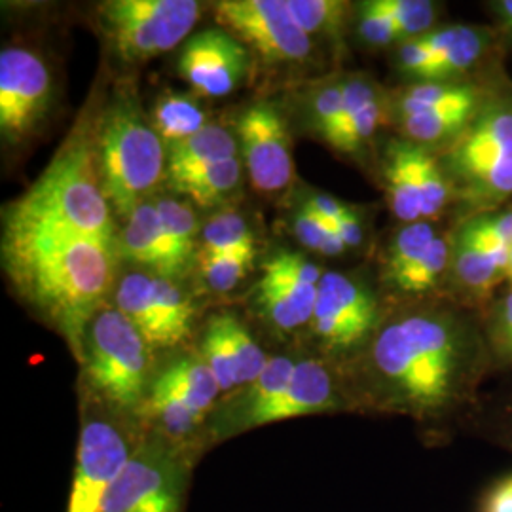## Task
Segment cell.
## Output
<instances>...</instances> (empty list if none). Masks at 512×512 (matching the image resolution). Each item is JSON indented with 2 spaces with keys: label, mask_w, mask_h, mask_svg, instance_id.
Returning <instances> with one entry per match:
<instances>
[{
  "label": "cell",
  "mask_w": 512,
  "mask_h": 512,
  "mask_svg": "<svg viewBox=\"0 0 512 512\" xmlns=\"http://www.w3.org/2000/svg\"><path fill=\"white\" fill-rule=\"evenodd\" d=\"M109 205L97 145L84 126L61 147L29 192L10 205L4 234H74L114 245Z\"/></svg>",
  "instance_id": "3"
},
{
  "label": "cell",
  "mask_w": 512,
  "mask_h": 512,
  "mask_svg": "<svg viewBox=\"0 0 512 512\" xmlns=\"http://www.w3.org/2000/svg\"><path fill=\"white\" fill-rule=\"evenodd\" d=\"M116 308L128 319L154 351H171L164 323L150 293V275L128 274L116 291Z\"/></svg>",
  "instance_id": "25"
},
{
  "label": "cell",
  "mask_w": 512,
  "mask_h": 512,
  "mask_svg": "<svg viewBox=\"0 0 512 512\" xmlns=\"http://www.w3.org/2000/svg\"><path fill=\"white\" fill-rule=\"evenodd\" d=\"M154 205H156V211L162 220L165 234L179 249V253L190 260L194 253L196 236L200 230L192 207L184 202H179V200H173V198H164Z\"/></svg>",
  "instance_id": "39"
},
{
  "label": "cell",
  "mask_w": 512,
  "mask_h": 512,
  "mask_svg": "<svg viewBox=\"0 0 512 512\" xmlns=\"http://www.w3.org/2000/svg\"><path fill=\"white\" fill-rule=\"evenodd\" d=\"M196 353L202 357L203 363L215 376L220 391H222V397H228L241 389L238 365H236L232 346H230V340L226 334L222 313L213 315L207 321L202 336L198 340Z\"/></svg>",
  "instance_id": "33"
},
{
  "label": "cell",
  "mask_w": 512,
  "mask_h": 512,
  "mask_svg": "<svg viewBox=\"0 0 512 512\" xmlns=\"http://www.w3.org/2000/svg\"><path fill=\"white\" fill-rule=\"evenodd\" d=\"M374 6L393 21L404 42L425 37L439 29L442 4L433 0H372Z\"/></svg>",
  "instance_id": "36"
},
{
  "label": "cell",
  "mask_w": 512,
  "mask_h": 512,
  "mask_svg": "<svg viewBox=\"0 0 512 512\" xmlns=\"http://www.w3.org/2000/svg\"><path fill=\"white\" fill-rule=\"evenodd\" d=\"M150 293H152L156 311L164 323L171 351H175L190 338L196 310L190 298L171 279L150 275Z\"/></svg>",
  "instance_id": "32"
},
{
  "label": "cell",
  "mask_w": 512,
  "mask_h": 512,
  "mask_svg": "<svg viewBox=\"0 0 512 512\" xmlns=\"http://www.w3.org/2000/svg\"><path fill=\"white\" fill-rule=\"evenodd\" d=\"M207 255H256L255 236L239 213H220L202 230Z\"/></svg>",
  "instance_id": "35"
},
{
  "label": "cell",
  "mask_w": 512,
  "mask_h": 512,
  "mask_svg": "<svg viewBox=\"0 0 512 512\" xmlns=\"http://www.w3.org/2000/svg\"><path fill=\"white\" fill-rule=\"evenodd\" d=\"M222 315H224V327H226V334L238 365L239 380L243 389L245 385L253 384L260 376V372L268 365L272 353H268L258 344L251 329L234 313H222Z\"/></svg>",
  "instance_id": "37"
},
{
  "label": "cell",
  "mask_w": 512,
  "mask_h": 512,
  "mask_svg": "<svg viewBox=\"0 0 512 512\" xmlns=\"http://www.w3.org/2000/svg\"><path fill=\"white\" fill-rule=\"evenodd\" d=\"M391 306L359 275L325 272L306 330L310 353L342 366L355 359L382 327Z\"/></svg>",
  "instance_id": "9"
},
{
  "label": "cell",
  "mask_w": 512,
  "mask_h": 512,
  "mask_svg": "<svg viewBox=\"0 0 512 512\" xmlns=\"http://www.w3.org/2000/svg\"><path fill=\"white\" fill-rule=\"evenodd\" d=\"M499 33L492 27L461 25L458 40L435 59L425 80H459L475 76V71L486 57L494 54Z\"/></svg>",
  "instance_id": "26"
},
{
  "label": "cell",
  "mask_w": 512,
  "mask_h": 512,
  "mask_svg": "<svg viewBox=\"0 0 512 512\" xmlns=\"http://www.w3.org/2000/svg\"><path fill=\"white\" fill-rule=\"evenodd\" d=\"M2 253L27 302L80 363L86 332L112 283L114 245L74 234L19 232L4 234Z\"/></svg>",
  "instance_id": "2"
},
{
  "label": "cell",
  "mask_w": 512,
  "mask_h": 512,
  "mask_svg": "<svg viewBox=\"0 0 512 512\" xmlns=\"http://www.w3.org/2000/svg\"><path fill=\"white\" fill-rule=\"evenodd\" d=\"M439 222L420 220L412 224H401V228L391 236L382 258V281L389 291L427 251V247L440 234Z\"/></svg>",
  "instance_id": "28"
},
{
  "label": "cell",
  "mask_w": 512,
  "mask_h": 512,
  "mask_svg": "<svg viewBox=\"0 0 512 512\" xmlns=\"http://www.w3.org/2000/svg\"><path fill=\"white\" fill-rule=\"evenodd\" d=\"M52 76L40 55L27 48L0 54V131L4 141L21 143L46 118Z\"/></svg>",
  "instance_id": "15"
},
{
  "label": "cell",
  "mask_w": 512,
  "mask_h": 512,
  "mask_svg": "<svg viewBox=\"0 0 512 512\" xmlns=\"http://www.w3.org/2000/svg\"><path fill=\"white\" fill-rule=\"evenodd\" d=\"M433 63L435 57L421 38H412L397 46V65L403 73L410 74L418 80H425Z\"/></svg>",
  "instance_id": "44"
},
{
  "label": "cell",
  "mask_w": 512,
  "mask_h": 512,
  "mask_svg": "<svg viewBox=\"0 0 512 512\" xmlns=\"http://www.w3.org/2000/svg\"><path fill=\"white\" fill-rule=\"evenodd\" d=\"M164 139L133 99L112 105L97 135L99 175L110 205L129 217L158 184L167 165Z\"/></svg>",
  "instance_id": "6"
},
{
  "label": "cell",
  "mask_w": 512,
  "mask_h": 512,
  "mask_svg": "<svg viewBox=\"0 0 512 512\" xmlns=\"http://www.w3.org/2000/svg\"><path fill=\"white\" fill-rule=\"evenodd\" d=\"M224 31L247 42L264 61L302 63L313 55L311 40L281 0H224L215 4Z\"/></svg>",
  "instance_id": "14"
},
{
  "label": "cell",
  "mask_w": 512,
  "mask_h": 512,
  "mask_svg": "<svg viewBox=\"0 0 512 512\" xmlns=\"http://www.w3.org/2000/svg\"><path fill=\"white\" fill-rule=\"evenodd\" d=\"M304 205L311 209L315 215H319L321 219L327 220L332 228L349 209V205L332 198V196H327V194H315Z\"/></svg>",
  "instance_id": "47"
},
{
  "label": "cell",
  "mask_w": 512,
  "mask_h": 512,
  "mask_svg": "<svg viewBox=\"0 0 512 512\" xmlns=\"http://www.w3.org/2000/svg\"><path fill=\"white\" fill-rule=\"evenodd\" d=\"M243 177V164L239 158H232L222 164L205 167L192 175L169 181L171 186L186 196L198 207H215L230 200L239 190Z\"/></svg>",
  "instance_id": "29"
},
{
  "label": "cell",
  "mask_w": 512,
  "mask_h": 512,
  "mask_svg": "<svg viewBox=\"0 0 512 512\" xmlns=\"http://www.w3.org/2000/svg\"><path fill=\"white\" fill-rule=\"evenodd\" d=\"M323 274L310 258L293 251H279L264 262L256 306L275 334L306 336Z\"/></svg>",
  "instance_id": "13"
},
{
  "label": "cell",
  "mask_w": 512,
  "mask_h": 512,
  "mask_svg": "<svg viewBox=\"0 0 512 512\" xmlns=\"http://www.w3.org/2000/svg\"><path fill=\"white\" fill-rule=\"evenodd\" d=\"M355 12H357V18H355L357 35L368 48H389V46L403 44V37L393 25V21L382 14L372 0L361 2Z\"/></svg>",
  "instance_id": "42"
},
{
  "label": "cell",
  "mask_w": 512,
  "mask_h": 512,
  "mask_svg": "<svg viewBox=\"0 0 512 512\" xmlns=\"http://www.w3.org/2000/svg\"><path fill=\"white\" fill-rule=\"evenodd\" d=\"M465 435L484 440L512 456V378L495 391H484Z\"/></svg>",
  "instance_id": "27"
},
{
  "label": "cell",
  "mask_w": 512,
  "mask_h": 512,
  "mask_svg": "<svg viewBox=\"0 0 512 512\" xmlns=\"http://www.w3.org/2000/svg\"><path fill=\"white\" fill-rule=\"evenodd\" d=\"M238 147V141L228 129L209 124L196 135L169 147L167 177L175 181L205 167L238 158Z\"/></svg>",
  "instance_id": "23"
},
{
  "label": "cell",
  "mask_w": 512,
  "mask_h": 512,
  "mask_svg": "<svg viewBox=\"0 0 512 512\" xmlns=\"http://www.w3.org/2000/svg\"><path fill=\"white\" fill-rule=\"evenodd\" d=\"M480 103L450 109L425 110L401 116L397 118L401 137L420 147L429 148L431 152H435V148L440 152L448 145H452L461 135V131L467 128Z\"/></svg>",
  "instance_id": "24"
},
{
  "label": "cell",
  "mask_w": 512,
  "mask_h": 512,
  "mask_svg": "<svg viewBox=\"0 0 512 512\" xmlns=\"http://www.w3.org/2000/svg\"><path fill=\"white\" fill-rule=\"evenodd\" d=\"M437 156L454 190L456 220L505 207L512 198V82L494 74L467 128Z\"/></svg>",
  "instance_id": "4"
},
{
  "label": "cell",
  "mask_w": 512,
  "mask_h": 512,
  "mask_svg": "<svg viewBox=\"0 0 512 512\" xmlns=\"http://www.w3.org/2000/svg\"><path fill=\"white\" fill-rule=\"evenodd\" d=\"M511 251L476 241L461 220L454 222L446 298L469 310H486L497 287L509 279Z\"/></svg>",
  "instance_id": "17"
},
{
  "label": "cell",
  "mask_w": 512,
  "mask_h": 512,
  "mask_svg": "<svg viewBox=\"0 0 512 512\" xmlns=\"http://www.w3.org/2000/svg\"><path fill=\"white\" fill-rule=\"evenodd\" d=\"M222 391L196 351L173 355L156 365L141 421L148 431L183 446L202 461L200 439Z\"/></svg>",
  "instance_id": "8"
},
{
  "label": "cell",
  "mask_w": 512,
  "mask_h": 512,
  "mask_svg": "<svg viewBox=\"0 0 512 512\" xmlns=\"http://www.w3.org/2000/svg\"><path fill=\"white\" fill-rule=\"evenodd\" d=\"M340 370L355 414L408 418L427 448L465 435L494 376L480 313L448 298L391 306Z\"/></svg>",
  "instance_id": "1"
},
{
  "label": "cell",
  "mask_w": 512,
  "mask_h": 512,
  "mask_svg": "<svg viewBox=\"0 0 512 512\" xmlns=\"http://www.w3.org/2000/svg\"><path fill=\"white\" fill-rule=\"evenodd\" d=\"M469 234L484 243L503 251H512V207L505 205L497 211L482 213L471 219L461 220Z\"/></svg>",
  "instance_id": "43"
},
{
  "label": "cell",
  "mask_w": 512,
  "mask_h": 512,
  "mask_svg": "<svg viewBox=\"0 0 512 512\" xmlns=\"http://www.w3.org/2000/svg\"><path fill=\"white\" fill-rule=\"evenodd\" d=\"M154 353L122 311L101 310L86 332L80 359V389L112 410L141 420L156 372Z\"/></svg>",
  "instance_id": "5"
},
{
  "label": "cell",
  "mask_w": 512,
  "mask_h": 512,
  "mask_svg": "<svg viewBox=\"0 0 512 512\" xmlns=\"http://www.w3.org/2000/svg\"><path fill=\"white\" fill-rule=\"evenodd\" d=\"M300 29L313 40H329L336 50H344L349 23V4L340 0H287Z\"/></svg>",
  "instance_id": "30"
},
{
  "label": "cell",
  "mask_w": 512,
  "mask_h": 512,
  "mask_svg": "<svg viewBox=\"0 0 512 512\" xmlns=\"http://www.w3.org/2000/svg\"><path fill=\"white\" fill-rule=\"evenodd\" d=\"M494 376L512 378V289L480 313Z\"/></svg>",
  "instance_id": "34"
},
{
  "label": "cell",
  "mask_w": 512,
  "mask_h": 512,
  "mask_svg": "<svg viewBox=\"0 0 512 512\" xmlns=\"http://www.w3.org/2000/svg\"><path fill=\"white\" fill-rule=\"evenodd\" d=\"M152 126L169 147L196 135L207 124V112L190 97L169 93L158 97L152 110Z\"/></svg>",
  "instance_id": "31"
},
{
  "label": "cell",
  "mask_w": 512,
  "mask_h": 512,
  "mask_svg": "<svg viewBox=\"0 0 512 512\" xmlns=\"http://www.w3.org/2000/svg\"><path fill=\"white\" fill-rule=\"evenodd\" d=\"M196 454L148 431L110 486L101 512H184Z\"/></svg>",
  "instance_id": "10"
},
{
  "label": "cell",
  "mask_w": 512,
  "mask_h": 512,
  "mask_svg": "<svg viewBox=\"0 0 512 512\" xmlns=\"http://www.w3.org/2000/svg\"><path fill=\"white\" fill-rule=\"evenodd\" d=\"M293 230L296 239L313 253L330 256V258L348 253V247L336 234V230L327 220L315 215L306 205H302L300 211L294 215Z\"/></svg>",
  "instance_id": "38"
},
{
  "label": "cell",
  "mask_w": 512,
  "mask_h": 512,
  "mask_svg": "<svg viewBox=\"0 0 512 512\" xmlns=\"http://www.w3.org/2000/svg\"><path fill=\"white\" fill-rule=\"evenodd\" d=\"M194 0H110L99 6L101 27L128 63H141L179 46L200 18Z\"/></svg>",
  "instance_id": "11"
},
{
  "label": "cell",
  "mask_w": 512,
  "mask_h": 512,
  "mask_svg": "<svg viewBox=\"0 0 512 512\" xmlns=\"http://www.w3.org/2000/svg\"><path fill=\"white\" fill-rule=\"evenodd\" d=\"M475 512H512V471L497 476L476 499Z\"/></svg>",
  "instance_id": "45"
},
{
  "label": "cell",
  "mask_w": 512,
  "mask_h": 512,
  "mask_svg": "<svg viewBox=\"0 0 512 512\" xmlns=\"http://www.w3.org/2000/svg\"><path fill=\"white\" fill-rule=\"evenodd\" d=\"M488 6H490V12L494 14L499 35L512 40V0H495V2H488Z\"/></svg>",
  "instance_id": "48"
},
{
  "label": "cell",
  "mask_w": 512,
  "mask_h": 512,
  "mask_svg": "<svg viewBox=\"0 0 512 512\" xmlns=\"http://www.w3.org/2000/svg\"><path fill=\"white\" fill-rule=\"evenodd\" d=\"M336 234L344 241V245L348 247V251L359 249L365 243V226L361 217L349 207L348 211L344 213V217L334 224Z\"/></svg>",
  "instance_id": "46"
},
{
  "label": "cell",
  "mask_w": 512,
  "mask_h": 512,
  "mask_svg": "<svg viewBox=\"0 0 512 512\" xmlns=\"http://www.w3.org/2000/svg\"><path fill=\"white\" fill-rule=\"evenodd\" d=\"M120 251L131 262L147 266L154 274L171 281L183 274L190 262L165 234L156 205L147 202L129 215L120 238Z\"/></svg>",
  "instance_id": "20"
},
{
  "label": "cell",
  "mask_w": 512,
  "mask_h": 512,
  "mask_svg": "<svg viewBox=\"0 0 512 512\" xmlns=\"http://www.w3.org/2000/svg\"><path fill=\"white\" fill-rule=\"evenodd\" d=\"M452 232L454 224L448 230H440L439 236L427 247L420 260L391 289V293L397 296L393 306L446 298L452 256Z\"/></svg>",
  "instance_id": "22"
},
{
  "label": "cell",
  "mask_w": 512,
  "mask_h": 512,
  "mask_svg": "<svg viewBox=\"0 0 512 512\" xmlns=\"http://www.w3.org/2000/svg\"><path fill=\"white\" fill-rule=\"evenodd\" d=\"M344 112V78L321 84L311 97L310 116L313 129L329 143L330 135L338 128Z\"/></svg>",
  "instance_id": "40"
},
{
  "label": "cell",
  "mask_w": 512,
  "mask_h": 512,
  "mask_svg": "<svg viewBox=\"0 0 512 512\" xmlns=\"http://www.w3.org/2000/svg\"><path fill=\"white\" fill-rule=\"evenodd\" d=\"M147 435V427L80 389V431L67 512H101L110 486Z\"/></svg>",
  "instance_id": "7"
},
{
  "label": "cell",
  "mask_w": 512,
  "mask_h": 512,
  "mask_svg": "<svg viewBox=\"0 0 512 512\" xmlns=\"http://www.w3.org/2000/svg\"><path fill=\"white\" fill-rule=\"evenodd\" d=\"M380 175L391 213L401 224L439 222L454 207V190L439 156L403 137L389 139L380 156Z\"/></svg>",
  "instance_id": "12"
},
{
  "label": "cell",
  "mask_w": 512,
  "mask_h": 512,
  "mask_svg": "<svg viewBox=\"0 0 512 512\" xmlns=\"http://www.w3.org/2000/svg\"><path fill=\"white\" fill-rule=\"evenodd\" d=\"M249 52L228 31L207 29L184 42L179 73L203 97L234 92L247 74Z\"/></svg>",
  "instance_id": "18"
},
{
  "label": "cell",
  "mask_w": 512,
  "mask_h": 512,
  "mask_svg": "<svg viewBox=\"0 0 512 512\" xmlns=\"http://www.w3.org/2000/svg\"><path fill=\"white\" fill-rule=\"evenodd\" d=\"M255 255H207L203 253L200 266L207 287L215 293L232 291L253 266Z\"/></svg>",
  "instance_id": "41"
},
{
  "label": "cell",
  "mask_w": 512,
  "mask_h": 512,
  "mask_svg": "<svg viewBox=\"0 0 512 512\" xmlns=\"http://www.w3.org/2000/svg\"><path fill=\"white\" fill-rule=\"evenodd\" d=\"M490 76H469L459 80H418L404 86L391 99V110L397 118L425 112L476 105L488 90Z\"/></svg>",
  "instance_id": "21"
},
{
  "label": "cell",
  "mask_w": 512,
  "mask_h": 512,
  "mask_svg": "<svg viewBox=\"0 0 512 512\" xmlns=\"http://www.w3.org/2000/svg\"><path fill=\"white\" fill-rule=\"evenodd\" d=\"M239 147L247 175L258 192L275 194L293 179L291 135L285 118L272 103H256L241 112Z\"/></svg>",
  "instance_id": "16"
},
{
  "label": "cell",
  "mask_w": 512,
  "mask_h": 512,
  "mask_svg": "<svg viewBox=\"0 0 512 512\" xmlns=\"http://www.w3.org/2000/svg\"><path fill=\"white\" fill-rule=\"evenodd\" d=\"M509 281L512 283V251H511V262H509Z\"/></svg>",
  "instance_id": "49"
},
{
  "label": "cell",
  "mask_w": 512,
  "mask_h": 512,
  "mask_svg": "<svg viewBox=\"0 0 512 512\" xmlns=\"http://www.w3.org/2000/svg\"><path fill=\"white\" fill-rule=\"evenodd\" d=\"M387 112L389 99L372 78L344 76V112L327 145L342 154H361L384 126Z\"/></svg>",
  "instance_id": "19"
}]
</instances>
